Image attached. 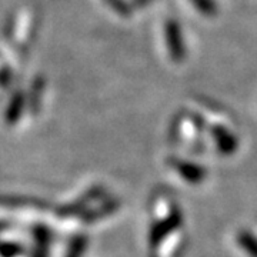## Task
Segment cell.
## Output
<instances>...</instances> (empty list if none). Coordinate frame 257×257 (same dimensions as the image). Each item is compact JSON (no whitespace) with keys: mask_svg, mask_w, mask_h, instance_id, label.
Listing matches in <instances>:
<instances>
[{"mask_svg":"<svg viewBox=\"0 0 257 257\" xmlns=\"http://www.w3.org/2000/svg\"><path fill=\"white\" fill-rule=\"evenodd\" d=\"M180 173H182L187 180H192V182H199V180H202L203 175H204L203 169H199L197 166L193 165L182 166V167H180Z\"/></svg>","mask_w":257,"mask_h":257,"instance_id":"obj_1","label":"cell"},{"mask_svg":"<svg viewBox=\"0 0 257 257\" xmlns=\"http://www.w3.org/2000/svg\"><path fill=\"white\" fill-rule=\"evenodd\" d=\"M244 240H247V244H251V241H250V237H248V236H246V237H244ZM251 251H253V254H254V256H257V246H254V247L251 248ZM251 251H250V253H251Z\"/></svg>","mask_w":257,"mask_h":257,"instance_id":"obj_2","label":"cell"}]
</instances>
